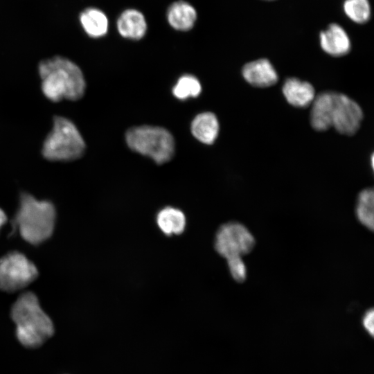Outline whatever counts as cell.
<instances>
[{"instance_id":"3957f363","label":"cell","mask_w":374,"mask_h":374,"mask_svg":"<svg viewBox=\"0 0 374 374\" xmlns=\"http://www.w3.org/2000/svg\"><path fill=\"white\" fill-rule=\"evenodd\" d=\"M55 219V208L51 202L21 194L15 222L25 241L33 245L46 241L53 234Z\"/></svg>"},{"instance_id":"8fae6325","label":"cell","mask_w":374,"mask_h":374,"mask_svg":"<svg viewBox=\"0 0 374 374\" xmlns=\"http://www.w3.org/2000/svg\"><path fill=\"white\" fill-rule=\"evenodd\" d=\"M320 44L326 53L335 57L346 55L351 48L348 35L337 24H331L326 30L321 32Z\"/></svg>"},{"instance_id":"7c38bea8","label":"cell","mask_w":374,"mask_h":374,"mask_svg":"<svg viewBox=\"0 0 374 374\" xmlns=\"http://www.w3.org/2000/svg\"><path fill=\"white\" fill-rule=\"evenodd\" d=\"M282 90L287 101L295 107L305 108L310 106L315 97L313 86L296 78L287 79Z\"/></svg>"},{"instance_id":"5b68a950","label":"cell","mask_w":374,"mask_h":374,"mask_svg":"<svg viewBox=\"0 0 374 374\" xmlns=\"http://www.w3.org/2000/svg\"><path fill=\"white\" fill-rule=\"evenodd\" d=\"M130 148L152 159L161 164L170 161L175 152L172 135L159 127L139 126L130 129L126 133Z\"/></svg>"},{"instance_id":"d6986e66","label":"cell","mask_w":374,"mask_h":374,"mask_svg":"<svg viewBox=\"0 0 374 374\" xmlns=\"http://www.w3.org/2000/svg\"><path fill=\"white\" fill-rule=\"evenodd\" d=\"M343 7L345 14L355 23L364 24L370 19L368 0H346Z\"/></svg>"},{"instance_id":"7402d4cb","label":"cell","mask_w":374,"mask_h":374,"mask_svg":"<svg viewBox=\"0 0 374 374\" xmlns=\"http://www.w3.org/2000/svg\"><path fill=\"white\" fill-rule=\"evenodd\" d=\"M362 324L370 335L373 336L374 332V312L373 308L368 310L364 313L362 318Z\"/></svg>"},{"instance_id":"603a6c76","label":"cell","mask_w":374,"mask_h":374,"mask_svg":"<svg viewBox=\"0 0 374 374\" xmlns=\"http://www.w3.org/2000/svg\"><path fill=\"white\" fill-rule=\"evenodd\" d=\"M7 217L4 211L0 208V229L2 226L6 222Z\"/></svg>"},{"instance_id":"52a82bcc","label":"cell","mask_w":374,"mask_h":374,"mask_svg":"<svg viewBox=\"0 0 374 374\" xmlns=\"http://www.w3.org/2000/svg\"><path fill=\"white\" fill-rule=\"evenodd\" d=\"M255 244L253 234L244 224L238 222L222 224L214 238L215 251L226 260L250 253Z\"/></svg>"},{"instance_id":"5bb4252c","label":"cell","mask_w":374,"mask_h":374,"mask_svg":"<svg viewBox=\"0 0 374 374\" xmlns=\"http://www.w3.org/2000/svg\"><path fill=\"white\" fill-rule=\"evenodd\" d=\"M166 17L168 24L174 29L187 31L194 26L197 21V13L190 3L179 0L170 6Z\"/></svg>"},{"instance_id":"ba28073f","label":"cell","mask_w":374,"mask_h":374,"mask_svg":"<svg viewBox=\"0 0 374 374\" xmlns=\"http://www.w3.org/2000/svg\"><path fill=\"white\" fill-rule=\"evenodd\" d=\"M362 118V110L355 101L335 92L332 127L340 134L351 136L359 128Z\"/></svg>"},{"instance_id":"4fadbf2b","label":"cell","mask_w":374,"mask_h":374,"mask_svg":"<svg viewBox=\"0 0 374 374\" xmlns=\"http://www.w3.org/2000/svg\"><path fill=\"white\" fill-rule=\"evenodd\" d=\"M119 34L127 39H140L146 33L148 25L145 17L138 10L130 8L124 10L116 22Z\"/></svg>"},{"instance_id":"2e32d148","label":"cell","mask_w":374,"mask_h":374,"mask_svg":"<svg viewBox=\"0 0 374 374\" xmlns=\"http://www.w3.org/2000/svg\"><path fill=\"white\" fill-rule=\"evenodd\" d=\"M219 123L215 115L211 112L198 114L191 124L193 136L205 144H213L217 137Z\"/></svg>"},{"instance_id":"ffe728a7","label":"cell","mask_w":374,"mask_h":374,"mask_svg":"<svg viewBox=\"0 0 374 374\" xmlns=\"http://www.w3.org/2000/svg\"><path fill=\"white\" fill-rule=\"evenodd\" d=\"M202 91L199 80L191 75L181 76L172 89L174 96L180 100L197 96Z\"/></svg>"},{"instance_id":"30bf717a","label":"cell","mask_w":374,"mask_h":374,"mask_svg":"<svg viewBox=\"0 0 374 374\" xmlns=\"http://www.w3.org/2000/svg\"><path fill=\"white\" fill-rule=\"evenodd\" d=\"M242 73L245 80L256 87H268L278 81V74L270 62L267 59H259L247 63Z\"/></svg>"},{"instance_id":"ac0fdd59","label":"cell","mask_w":374,"mask_h":374,"mask_svg":"<svg viewBox=\"0 0 374 374\" xmlns=\"http://www.w3.org/2000/svg\"><path fill=\"white\" fill-rule=\"evenodd\" d=\"M355 215L359 222L373 231L374 228V192L368 188L358 194L355 206Z\"/></svg>"},{"instance_id":"8992f818","label":"cell","mask_w":374,"mask_h":374,"mask_svg":"<svg viewBox=\"0 0 374 374\" xmlns=\"http://www.w3.org/2000/svg\"><path fill=\"white\" fill-rule=\"evenodd\" d=\"M36 266L19 251L8 253L0 258V290L7 292L21 290L38 276Z\"/></svg>"},{"instance_id":"9c48e42d","label":"cell","mask_w":374,"mask_h":374,"mask_svg":"<svg viewBox=\"0 0 374 374\" xmlns=\"http://www.w3.org/2000/svg\"><path fill=\"white\" fill-rule=\"evenodd\" d=\"M335 92L324 91L315 96L310 111V123L317 131H326L332 127Z\"/></svg>"},{"instance_id":"9a60e30c","label":"cell","mask_w":374,"mask_h":374,"mask_svg":"<svg viewBox=\"0 0 374 374\" xmlns=\"http://www.w3.org/2000/svg\"><path fill=\"white\" fill-rule=\"evenodd\" d=\"M156 222L159 230L167 236L179 235L186 227L184 213L174 206H165L156 215Z\"/></svg>"},{"instance_id":"277c9868","label":"cell","mask_w":374,"mask_h":374,"mask_svg":"<svg viewBox=\"0 0 374 374\" xmlns=\"http://www.w3.org/2000/svg\"><path fill=\"white\" fill-rule=\"evenodd\" d=\"M84 150V141L75 125L66 118L55 116L53 129L43 145V156L51 161H72Z\"/></svg>"},{"instance_id":"7a4b0ae2","label":"cell","mask_w":374,"mask_h":374,"mask_svg":"<svg viewBox=\"0 0 374 374\" xmlns=\"http://www.w3.org/2000/svg\"><path fill=\"white\" fill-rule=\"evenodd\" d=\"M11 317L16 324V335L26 347L36 348L43 344L54 332L50 317L39 305L37 296L22 293L14 303Z\"/></svg>"},{"instance_id":"cb8c5ba5","label":"cell","mask_w":374,"mask_h":374,"mask_svg":"<svg viewBox=\"0 0 374 374\" xmlns=\"http://www.w3.org/2000/svg\"><path fill=\"white\" fill-rule=\"evenodd\" d=\"M265 1H274V0H265Z\"/></svg>"},{"instance_id":"44dd1931","label":"cell","mask_w":374,"mask_h":374,"mask_svg":"<svg viewBox=\"0 0 374 374\" xmlns=\"http://www.w3.org/2000/svg\"><path fill=\"white\" fill-rule=\"evenodd\" d=\"M231 277L238 283L244 282L247 276V266L242 257H235L226 260Z\"/></svg>"},{"instance_id":"6da1fadb","label":"cell","mask_w":374,"mask_h":374,"mask_svg":"<svg viewBox=\"0 0 374 374\" xmlns=\"http://www.w3.org/2000/svg\"><path fill=\"white\" fill-rule=\"evenodd\" d=\"M39 73L42 91L51 101L76 100L84 95L86 84L82 71L67 58L55 56L42 60Z\"/></svg>"},{"instance_id":"e0dca14e","label":"cell","mask_w":374,"mask_h":374,"mask_svg":"<svg viewBox=\"0 0 374 374\" xmlns=\"http://www.w3.org/2000/svg\"><path fill=\"white\" fill-rule=\"evenodd\" d=\"M79 19L85 33L91 37H100L107 33L109 19L105 13L98 8L84 9L80 13Z\"/></svg>"}]
</instances>
